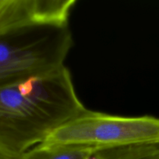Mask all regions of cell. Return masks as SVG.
Wrapping results in <instances>:
<instances>
[{
  "label": "cell",
  "mask_w": 159,
  "mask_h": 159,
  "mask_svg": "<svg viewBox=\"0 0 159 159\" xmlns=\"http://www.w3.org/2000/svg\"><path fill=\"white\" fill-rule=\"evenodd\" d=\"M87 109L66 66L0 87V151L17 159Z\"/></svg>",
  "instance_id": "cell-1"
},
{
  "label": "cell",
  "mask_w": 159,
  "mask_h": 159,
  "mask_svg": "<svg viewBox=\"0 0 159 159\" xmlns=\"http://www.w3.org/2000/svg\"><path fill=\"white\" fill-rule=\"evenodd\" d=\"M68 24H37L0 37V87L65 66L73 46Z\"/></svg>",
  "instance_id": "cell-2"
},
{
  "label": "cell",
  "mask_w": 159,
  "mask_h": 159,
  "mask_svg": "<svg viewBox=\"0 0 159 159\" xmlns=\"http://www.w3.org/2000/svg\"><path fill=\"white\" fill-rule=\"evenodd\" d=\"M40 145L95 150L159 145V118L116 116L86 110L53 130Z\"/></svg>",
  "instance_id": "cell-3"
},
{
  "label": "cell",
  "mask_w": 159,
  "mask_h": 159,
  "mask_svg": "<svg viewBox=\"0 0 159 159\" xmlns=\"http://www.w3.org/2000/svg\"><path fill=\"white\" fill-rule=\"evenodd\" d=\"M75 0H0V37L37 24H68Z\"/></svg>",
  "instance_id": "cell-4"
},
{
  "label": "cell",
  "mask_w": 159,
  "mask_h": 159,
  "mask_svg": "<svg viewBox=\"0 0 159 159\" xmlns=\"http://www.w3.org/2000/svg\"><path fill=\"white\" fill-rule=\"evenodd\" d=\"M88 159H159V145H134L96 150Z\"/></svg>",
  "instance_id": "cell-5"
},
{
  "label": "cell",
  "mask_w": 159,
  "mask_h": 159,
  "mask_svg": "<svg viewBox=\"0 0 159 159\" xmlns=\"http://www.w3.org/2000/svg\"><path fill=\"white\" fill-rule=\"evenodd\" d=\"M95 149L71 147H44L40 144L17 159H88Z\"/></svg>",
  "instance_id": "cell-6"
},
{
  "label": "cell",
  "mask_w": 159,
  "mask_h": 159,
  "mask_svg": "<svg viewBox=\"0 0 159 159\" xmlns=\"http://www.w3.org/2000/svg\"><path fill=\"white\" fill-rule=\"evenodd\" d=\"M0 159H11V158H9L7 155H6L4 153H2V152L0 151Z\"/></svg>",
  "instance_id": "cell-7"
}]
</instances>
